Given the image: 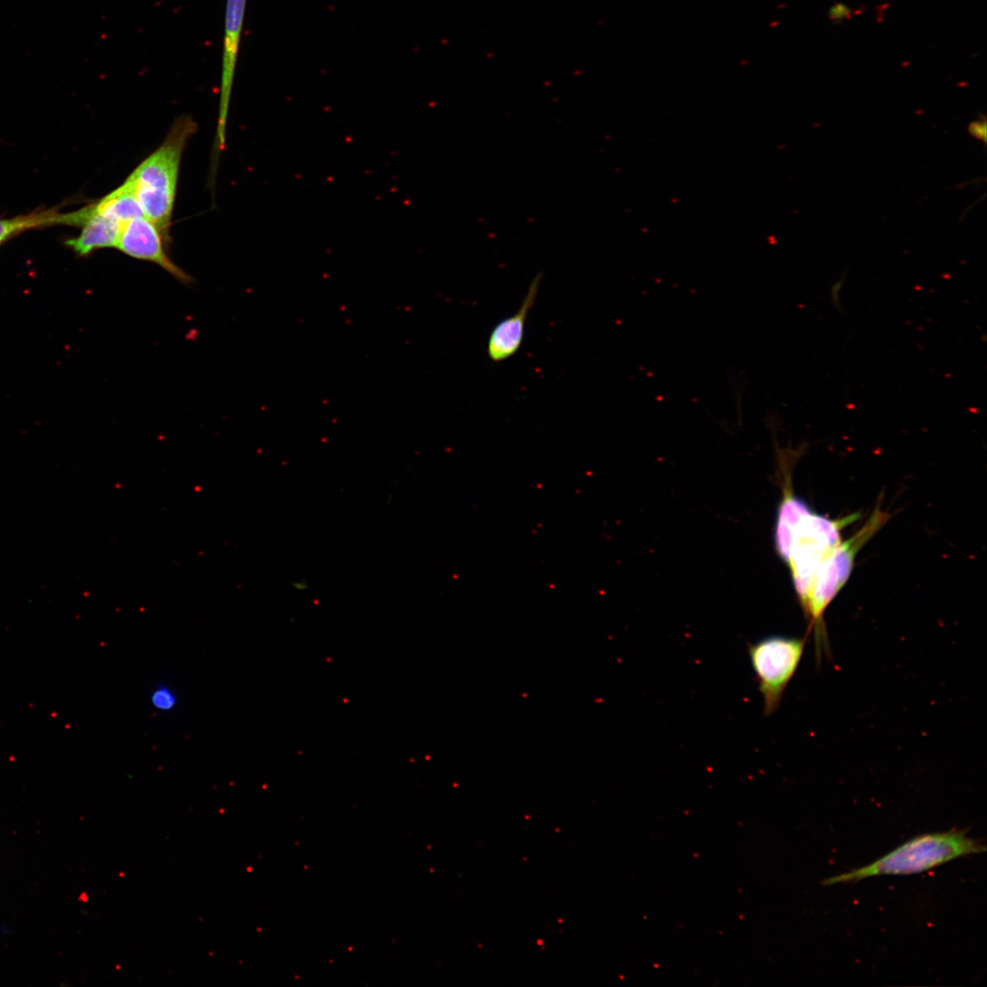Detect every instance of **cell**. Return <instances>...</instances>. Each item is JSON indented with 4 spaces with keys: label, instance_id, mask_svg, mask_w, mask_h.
<instances>
[{
    "label": "cell",
    "instance_id": "obj_1",
    "mask_svg": "<svg viewBox=\"0 0 987 987\" xmlns=\"http://www.w3.org/2000/svg\"><path fill=\"white\" fill-rule=\"evenodd\" d=\"M856 519V515L832 520L816 514L791 489H785L780 504L775 547L791 570L801 608L819 567L842 543L841 530Z\"/></svg>",
    "mask_w": 987,
    "mask_h": 987
},
{
    "label": "cell",
    "instance_id": "obj_2",
    "mask_svg": "<svg viewBox=\"0 0 987 987\" xmlns=\"http://www.w3.org/2000/svg\"><path fill=\"white\" fill-rule=\"evenodd\" d=\"M196 131V123L191 117L177 119L163 143L128 176L143 215L157 227L167 244L180 162Z\"/></svg>",
    "mask_w": 987,
    "mask_h": 987
},
{
    "label": "cell",
    "instance_id": "obj_3",
    "mask_svg": "<svg viewBox=\"0 0 987 987\" xmlns=\"http://www.w3.org/2000/svg\"><path fill=\"white\" fill-rule=\"evenodd\" d=\"M986 847L960 831L925 833L902 844L873 863L839 874L822 884L854 883L882 875H912L930 870L953 859L981 854Z\"/></svg>",
    "mask_w": 987,
    "mask_h": 987
},
{
    "label": "cell",
    "instance_id": "obj_4",
    "mask_svg": "<svg viewBox=\"0 0 987 987\" xmlns=\"http://www.w3.org/2000/svg\"><path fill=\"white\" fill-rule=\"evenodd\" d=\"M886 514L875 511L865 525L850 539L842 542L819 567L812 581L807 600L802 608L809 619L808 632L812 631L815 657L820 664L822 655L831 654L830 643L823 622V613L830 602L847 581L855 555L864 544L886 522Z\"/></svg>",
    "mask_w": 987,
    "mask_h": 987
},
{
    "label": "cell",
    "instance_id": "obj_5",
    "mask_svg": "<svg viewBox=\"0 0 987 987\" xmlns=\"http://www.w3.org/2000/svg\"><path fill=\"white\" fill-rule=\"evenodd\" d=\"M802 638L773 635L748 644V654L763 700V714L770 716L801 663L806 644Z\"/></svg>",
    "mask_w": 987,
    "mask_h": 987
},
{
    "label": "cell",
    "instance_id": "obj_6",
    "mask_svg": "<svg viewBox=\"0 0 987 987\" xmlns=\"http://www.w3.org/2000/svg\"><path fill=\"white\" fill-rule=\"evenodd\" d=\"M165 246L167 243L157 227L142 216L122 226L116 249L131 258L158 265L183 283H190L192 277L171 260Z\"/></svg>",
    "mask_w": 987,
    "mask_h": 987
},
{
    "label": "cell",
    "instance_id": "obj_7",
    "mask_svg": "<svg viewBox=\"0 0 987 987\" xmlns=\"http://www.w3.org/2000/svg\"><path fill=\"white\" fill-rule=\"evenodd\" d=\"M246 0H227L225 34L223 40L219 115L217 130L218 148L226 142V124L234 80L240 35L242 32Z\"/></svg>",
    "mask_w": 987,
    "mask_h": 987
},
{
    "label": "cell",
    "instance_id": "obj_8",
    "mask_svg": "<svg viewBox=\"0 0 987 987\" xmlns=\"http://www.w3.org/2000/svg\"><path fill=\"white\" fill-rule=\"evenodd\" d=\"M541 279L542 274L538 273L532 280L520 308L511 316L497 323L492 329L487 342V354L493 362L504 361L519 350L524 338L526 317L536 299Z\"/></svg>",
    "mask_w": 987,
    "mask_h": 987
},
{
    "label": "cell",
    "instance_id": "obj_9",
    "mask_svg": "<svg viewBox=\"0 0 987 987\" xmlns=\"http://www.w3.org/2000/svg\"><path fill=\"white\" fill-rule=\"evenodd\" d=\"M87 219L78 237L66 240L79 256H88L100 249L117 246L122 226L120 223L96 213L92 205L86 207Z\"/></svg>",
    "mask_w": 987,
    "mask_h": 987
},
{
    "label": "cell",
    "instance_id": "obj_10",
    "mask_svg": "<svg viewBox=\"0 0 987 987\" xmlns=\"http://www.w3.org/2000/svg\"><path fill=\"white\" fill-rule=\"evenodd\" d=\"M92 207L96 213L121 225L134 218L144 216L128 177L120 186L92 204Z\"/></svg>",
    "mask_w": 987,
    "mask_h": 987
},
{
    "label": "cell",
    "instance_id": "obj_11",
    "mask_svg": "<svg viewBox=\"0 0 987 987\" xmlns=\"http://www.w3.org/2000/svg\"><path fill=\"white\" fill-rule=\"evenodd\" d=\"M58 218L59 215L55 213L41 212L9 219H0V244L25 229L37 226L59 223Z\"/></svg>",
    "mask_w": 987,
    "mask_h": 987
},
{
    "label": "cell",
    "instance_id": "obj_12",
    "mask_svg": "<svg viewBox=\"0 0 987 987\" xmlns=\"http://www.w3.org/2000/svg\"><path fill=\"white\" fill-rule=\"evenodd\" d=\"M178 697L169 685L160 684L150 694V704L157 711L169 712L176 707Z\"/></svg>",
    "mask_w": 987,
    "mask_h": 987
},
{
    "label": "cell",
    "instance_id": "obj_13",
    "mask_svg": "<svg viewBox=\"0 0 987 987\" xmlns=\"http://www.w3.org/2000/svg\"><path fill=\"white\" fill-rule=\"evenodd\" d=\"M852 15L849 6L843 3L834 4L829 10V17L834 23H840L848 19Z\"/></svg>",
    "mask_w": 987,
    "mask_h": 987
},
{
    "label": "cell",
    "instance_id": "obj_14",
    "mask_svg": "<svg viewBox=\"0 0 987 987\" xmlns=\"http://www.w3.org/2000/svg\"><path fill=\"white\" fill-rule=\"evenodd\" d=\"M969 133L975 139L986 143V120L984 117L979 118L970 123L968 127Z\"/></svg>",
    "mask_w": 987,
    "mask_h": 987
}]
</instances>
